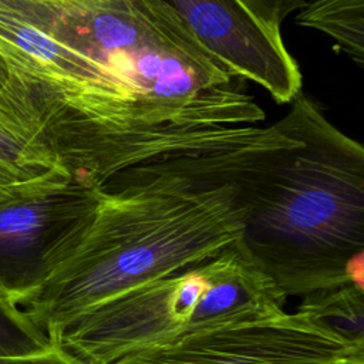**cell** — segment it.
Here are the masks:
<instances>
[{
	"label": "cell",
	"mask_w": 364,
	"mask_h": 364,
	"mask_svg": "<svg viewBox=\"0 0 364 364\" xmlns=\"http://www.w3.org/2000/svg\"><path fill=\"white\" fill-rule=\"evenodd\" d=\"M199 43L246 81L264 88L277 104L301 92V73L282 33L262 24L239 0H165Z\"/></svg>",
	"instance_id": "obj_7"
},
{
	"label": "cell",
	"mask_w": 364,
	"mask_h": 364,
	"mask_svg": "<svg viewBox=\"0 0 364 364\" xmlns=\"http://www.w3.org/2000/svg\"><path fill=\"white\" fill-rule=\"evenodd\" d=\"M262 24L280 31L282 23L310 0H239Z\"/></svg>",
	"instance_id": "obj_12"
},
{
	"label": "cell",
	"mask_w": 364,
	"mask_h": 364,
	"mask_svg": "<svg viewBox=\"0 0 364 364\" xmlns=\"http://www.w3.org/2000/svg\"><path fill=\"white\" fill-rule=\"evenodd\" d=\"M6 80H7V68L4 67V64L0 63V87L4 84Z\"/></svg>",
	"instance_id": "obj_16"
},
{
	"label": "cell",
	"mask_w": 364,
	"mask_h": 364,
	"mask_svg": "<svg viewBox=\"0 0 364 364\" xmlns=\"http://www.w3.org/2000/svg\"><path fill=\"white\" fill-rule=\"evenodd\" d=\"M324 364H364V347H357Z\"/></svg>",
	"instance_id": "obj_15"
},
{
	"label": "cell",
	"mask_w": 364,
	"mask_h": 364,
	"mask_svg": "<svg viewBox=\"0 0 364 364\" xmlns=\"http://www.w3.org/2000/svg\"><path fill=\"white\" fill-rule=\"evenodd\" d=\"M286 300L233 245L102 301L51 343L75 364H109L149 347L280 316Z\"/></svg>",
	"instance_id": "obj_4"
},
{
	"label": "cell",
	"mask_w": 364,
	"mask_h": 364,
	"mask_svg": "<svg viewBox=\"0 0 364 364\" xmlns=\"http://www.w3.org/2000/svg\"><path fill=\"white\" fill-rule=\"evenodd\" d=\"M294 21L324 33L353 63L364 65V0H310Z\"/></svg>",
	"instance_id": "obj_8"
},
{
	"label": "cell",
	"mask_w": 364,
	"mask_h": 364,
	"mask_svg": "<svg viewBox=\"0 0 364 364\" xmlns=\"http://www.w3.org/2000/svg\"><path fill=\"white\" fill-rule=\"evenodd\" d=\"M357 347L364 343L343 337L297 309L149 347L109 364H324Z\"/></svg>",
	"instance_id": "obj_6"
},
{
	"label": "cell",
	"mask_w": 364,
	"mask_h": 364,
	"mask_svg": "<svg viewBox=\"0 0 364 364\" xmlns=\"http://www.w3.org/2000/svg\"><path fill=\"white\" fill-rule=\"evenodd\" d=\"M54 348L47 334L20 309L0 297V357H28Z\"/></svg>",
	"instance_id": "obj_10"
},
{
	"label": "cell",
	"mask_w": 364,
	"mask_h": 364,
	"mask_svg": "<svg viewBox=\"0 0 364 364\" xmlns=\"http://www.w3.org/2000/svg\"><path fill=\"white\" fill-rule=\"evenodd\" d=\"M0 164L28 176H40L57 168L43 156L27 148L17 138L0 127ZM65 172V171H64Z\"/></svg>",
	"instance_id": "obj_11"
},
{
	"label": "cell",
	"mask_w": 364,
	"mask_h": 364,
	"mask_svg": "<svg viewBox=\"0 0 364 364\" xmlns=\"http://www.w3.org/2000/svg\"><path fill=\"white\" fill-rule=\"evenodd\" d=\"M97 188L48 172L0 192V297L23 306L67 259Z\"/></svg>",
	"instance_id": "obj_5"
},
{
	"label": "cell",
	"mask_w": 364,
	"mask_h": 364,
	"mask_svg": "<svg viewBox=\"0 0 364 364\" xmlns=\"http://www.w3.org/2000/svg\"><path fill=\"white\" fill-rule=\"evenodd\" d=\"M0 364H75L57 347L47 353L28 357H0Z\"/></svg>",
	"instance_id": "obj_13"
},
{
	"label": "cell",
	"mask_w": 364,
	"mask_h": 364,
	"mask_svg": "<svg viewBox=\"0 0 364 364\" xmlns=\"http://www.w3.org/2000/svg\"><path fill=\"white\" fill-rule=\"evenodd\" d=\"M243 206L237 246L287 299L364 273V148L303 92L289 112L222 154Z\"/></svg>",
	"instance_id": "obj_1"
},
{
	"label": "cell",
	"mask_w": 364,
	"mask_h": 364,
	"mask_svg": "<svg viewBox=\"0 0 364 364\" xmlns=\"http://www.w3.org/2000/svg\"><path fill=\"white\" fill-rule=\"evenodd\" d=\"M225 151L134 166L97 188L67 259L21 306L50 341L102 301L237 243L243 206Z\"/></svg>",
	"instance_id": "obj_3"
},
{
	"label": "cell",
	"mask_w": 364,
	"mask_h": 364,
	"mask_svg": "<svg viewBox=\"0 0 364 364\" xmlns=\"http://www.w3.org/2000/svg\"><path fill=\"white\" fill-rule=\"evenodd\" d=\"M299 309L343 337L364 343L363 287L344 284L303 297Z\"/></svg>",
	"instance_id": "obj_9"
},
{
	"label": "cell",
	"mask_w": 364,
	"mask_h": 364,
	"mask_svg": "<svg viewBox=\"0 0 364 364\" xmlns=\"http://www.w3.org/2000/svg\"><path fill=\"white\" fill-rule=\"evenodd\" d=\"M33 178H37V176H28V175L20 173V172L0 164V192L4 191L6 188H9L10 185H14V183L23 182V181H28Z\"/></svg>",
	"instance_id": "obj_14"
},
{
	"label": "cell",
	"mask_w": 364,
	"mask_h": 364,
	"mask_svg": "<svg viewBox=\"0 0 364 364\" xmlns=\"http://www.w3.org/2000/svg\"><path fill=\"white\" fill-rule=\"evenodd\" d=\"M20 20L101 65L162 162L257 138L264 111L165 0H0Z\"/></svg>",
	"instance_id": "obj_2"
}]
</instances>
